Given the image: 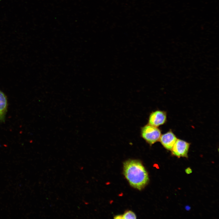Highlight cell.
Listing matches in <instances>:
<instances>
[{"label": "cell", "mask_w": 219, "mask_h": 219, "mask_svg": "<svg viewBox=\"0 0 219 219\" xmlns=\"http://www.w3.org/2000/svg\"><path fill=\"white\" fill-rule=\"evenodd\" d=\"M190 144L185 141L177 139L171 150L172 154L179 158H187Z\"/></svg>", "instance_id": "obj_3"}, {"label": "cell", "mask_w": 219, "mask_h": 219, "mask_svg": "<svg viewBox=\"0 0 219 219\" xmlns=\"http://www.w3.org/2000/svg\"><path fill=\"white\" fill-rule=\"evenodd\" d=\"M7 101L6 96L0 91V120H2L7 111Z\"/></svg>", "instance_id": "obj_6"}, {"label": "cell", "mask_w": 219, "mask_h": 219, "mask_svg": "<svg viewBox=\"0 0 219 219\" xmlns=\"http://www.w3.org/2000/svg\"><path fill=\"white\" fill-rule=\"evenodd\" d=\"M141 137L150 146L159 141L161 134L158 127L147 124L141 127Z\"/></svg>", "instance_id": "obj_2"}, {"label": "cell", "mask_w": 219, "mask_h": 219, "mask_svg": "<svg viewBox=\"0 0 219 219\" xmlns=\"http://www.w3.org/2000/svg\"><path fill=\"white\" fill-rule=\"evenodd\" d=\"M125 177L133 187L141 190L147 184L149 177L147 172L140 161L129 160L123 165Z\"/></svg>", "instance_id": "obj_1"}, {"label": "cell", "mask_w": 219, "mask_h": 219, "mask_svg": "<svg viewBox=\"0 0 219 219\" xmlns=\"http://www.w3.org/2000/svg\"><path fill=\"white\" fill-rule=\"evenodd\" d=\"M177 138L171 130L161 135L159 141L166 149L171 150Z\"/></svg>", "instance_id": "obj_5"}, {"label": "cell", "mask_w": 219, "mask_h": 219, "mask_svg": "<svg viewBox=\"0 0 219 219\" xmlns=\"http://www.w3.org/2000/svg\"><path fill=\"white\" fill-rule=\"evenodd\" d=\"M167 115L165 112L160 110H156L151 112L149 116L148 124L158 127L163 125L166 122Z\"/></svg>", "instance_id": "obj_4"}, {"label": "cell", "mask_w": 219, "mask_h": 219, "mask_svg": "<svg viewBox=\"0 0 219 219\" xmlns=\"http://www.w3.org/2000/svg\"><path fill=\"white\" fill-rule=\"evenodd\" d=\"M122 215V219H136V216L132 211L129 210L125 212Z\"/></svg>", "instance_id": "obj_7"}]
</instances>
